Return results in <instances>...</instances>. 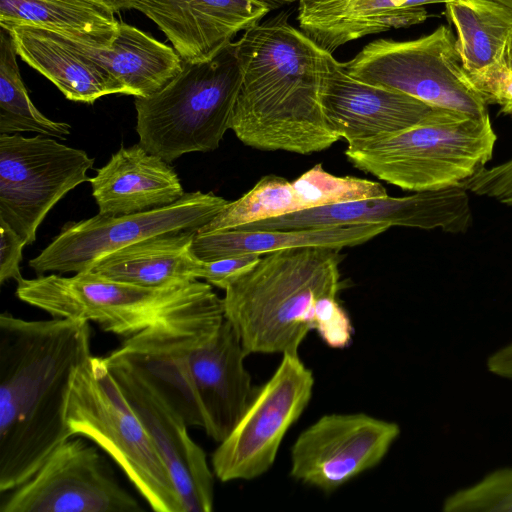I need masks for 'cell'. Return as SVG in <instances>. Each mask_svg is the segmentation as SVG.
I'll use <instances>...</instances> for the list:
<instances>
[{
	"instance_id": "1",
	"label": "cell",
	"mask_w": 512,
	"mask_h": 512,
	"mask_svg": "<svg viewBox=\"0 0 512 512\" xmlns=\"http://www.w3.org/2000/svg\"><path fill=\"white\" fill-rule=\"evenodd\" d=\"M89 322L0 315V492L28 480L73 436L66 409L78 366L91 355Z\"/></svg>"
},
{
	"instance_id": "2",
	"label": "cell",
	"mask_w": 512,
	"mask_h": 512,
	"mask_svg": "<svg viewBox=\"0 0 512 512\" xmlns=\"http://www.w3.org/2000/svg\"><path fill=\"white\" fill-rule=\"evenodd\" d=\"M282 11L244 31L235 42L241 71L231 129L245 145L308 155L340 137L319 99L325 51Z\"/></svg>"
},
{
	"instance_id": "3",
	"label": "cell",
	"mask_w": 512,
	"mask_h": 512,
	"mask_svg": "<svg viewBox=\"0 0 512 512\" xmlns=\"http://www.w3.org/2000/svg\"><path fill=\"white\" fill-rule=\"evenodd\" d=\"M340 250L301 247L266 253L224 289L225 318L250 353H298L321 303L337 297Z\"/></svg>"
},
{
	"instance_id": "4",
	"label": "cell",
	"mask_w": 512,
	"mask_h": 512,
	"mask_svg": "<svg viewBox=\"0 0 512 512\" xmlns=\"http://www.w3.org/2000/svg\"><path fill=\"white\" fill-rule=\"evenodd\" d=\"M497 135L489 114L439 109L406 129L348 144L357 169L407 191L464 184L492 158Z\"/></svg>"
},
{
	"instance_id": "5",
	"label": "cell",
	"mask_w": 512,
	"mask_h": 512,
	"mask_svg": "<svg viewBox=\"0 0 512 512\" xmlns=\"http://www.w3.org/2000/svg\"><path fill=\"white\" fill-rule=\"evenodd\" d=\"M240 85L233 41L209 60L183 62L159 91L135 97L139 144L168 163L187 153L217 149L231 129Z\"/></svg>"
},
{
	"instance_id": "6",
	"label": "cell",
	"mask_w": 512,
	"mask_h": 512,
	"mask_svg": "<svg viewBox=\"0 0 512 512\" xmlns=\"http://www.w3.org/2000/svg\"><path fill=\"white\" fill-rule=\"evenodd\" d=\"M66 421L72 435L91 440L114 460L152 510L184 512L160 454L104 357L90 355L76 369Z\"/></svg>"
},
{
	"instance_id": "7",
	"label": "cell",
	"mask_w": 512,
	"mask_h": 512,
	"mask_svg": "<svg viewBox=\"0 0 512 512\" xmlns=\"http://www.w3.org/2000/svg\"><path fill=\"white\" fill-rule=\"evenodd\" d=\"M214 293L198 279L165 286L142 287L105 278L91 270L65 277H24L16 296L53 317L97 323L104 331L130 337L165 317Z\"/></svg>"
},
{
	"instance_id": "8",
	"label": "cell",
	"mask_w": 512,
	"mask_h": 512,
	"mask_svg": "<svg viewBox=\"0 0 512 512\" xmlns=\"http://www.w3.org/2000/svg\"><path fill=\"white\" fill-rule=\"evenodd\" d=\"M342 64L358 80L403 92L430 106L471 117L489 114L448 26L414 40H375Z\"/></svg>"
},
{
	"instance_id": "9",
	"label": "cell",
	"mask_w": 512,
	"mask_h": 512,
	"mask_svg": "<svg viewBox=\"0 0 512 512\" xmlns=\"http://www.w3.org/2000/svg\"><path fill=\"white\" fill-rule=\"evenodd\" d=\"M225 319L223 298L215 292L142 331L127 337L104 360L145 379L185 421L205 428L189 356L193 347L216 331Z\"/></svg>"
},
{
	"instance_id": "10",
	"label": "cell",
	"mask_w": 512,
	"mask_h": 512,
	"mask_svg": "<svg viewBox=\"0 0 512 512\" xmlns=\"http://www.w3.org/2000/svg\"><path fill=\"white\" fill-rule=\"evenodd\" d=\"M212 192L185 193L178 201L148 211L125 215L97 214L70 223L29 266L38 274L91 270L103 257L129 245L162 234L198 231L229 203Z\"/></svg>"
},
{
	"instance_id": "11",
	"label": "cell",
	"mask_w": 512,
	"mask_h": 512,
	"mask_svg": "<svg viewBox=\"0 0 512 512\" xmlns=\"http://www.w3.org/2000/svg\"><path fill=\"white\" fill-rule=\"evenodd\" d=\"M94 158L49 136L0 134V219L27 243L52 207L89 181Z\"/></svg>"
},
{
	"instance_id": "12",
	"label": "cell",
	"mask_w": 512,
	"mask_h": 512,
	"mask_svg": "<svg viewBox=\"0 0 512 512\" xmlns=\"http://www.w3.org/2000/svg\"><path fill=\"white\" fill-rule=\"evenodd\" d=\"M314 377L298 353H285L270 379L255 391L244 414L213 452L222 482L252 480L274 464L281 442L312 397Z\"/></svg>"
},
{
	"instance_id": "13",
	"label": "cell",
	"mask_w": 512,
	"mask_h": 512,
	"mask_svg": "<svg viewBox=\"0 0 512 512\" xmlns=\"http://www.w3.org/2000/svg\"><path fill=\"white\" fill-rule=\"evenodd\" d=\"M83 438L73 435L56 447L28 480L9 491L0 511H141L98 448Z\"/></svg>"
},
{
	"instance_id": "14",
	"label": "cell",
	"mask_w": 512,
	"mask_h": 512,
	"mask_svg": "<svg viewBox=\"0 0 512 512\" xmlns=\"http://www.w3.org/2000/svg\"><path fill=\"white\" fill-rule=\"evenodd\" d=\"M400 433L397 423L365 413L323 415L293 443L290 475L331 492L377 466Z\"/></svg>"
},
{
	"instance_id": "15",
	"label": "cell",
	"mask_w": 512,
	"mask_h": 512,
	"mask_svg": "<svg viewBox=\"0 0 512 512\" xmlns=\"http://www.w3.org/2000/svg\"><path fill=\"white\" fill-rule=\"evenodd\" d=\"M464 184L415 192L404 197H381L306 209L238 227L239 230H290L366 223H385L424 230L464 233L472 210Z\"/></svg>"
},
{
	"instance_id": "16",
	"label": "cell",
	"mask_w": 512,
	"mask_h": 512,
	"mask_svg": "<svg viewBox=\"0 0 512 512\" xmlns=\"http://www.w3.org/2000/svg\"><path fill=\"white\" fill-rule=\"evenodd\" d=\"M160 454L184 512H211L214 477L204 450L190 437L182 417L141 376L107 365Z\"/></svg>"
},
{
	"instance_id": "17",
	"label": "cell",
	"mask_w": 512,
	"mask_h": 512,
	"mask_svg": "<svg viewBox=\"0 0 512 512\" xmlns=\"http://www.w3.org/2000/svg\"><path fill=\"white\" fill-rule=\"evenodd\" d=\"M319 99L328 125L348 144L406 129L440 109L403 92L352 77L326 51Z\"/></svg>"
},
{
	"instance_id": "18",
	"label": "cell",
	"mask_w": 512,
	"mask_h": 512,
	"mask_svg": "<svg viewBox=\"0 0 512 512\" xmlns=\"http://www.w3.org/2000/svg\"><path fill=\"white\" fill-rule=\"evenodd\" d=\"M119 9L146 15L188 63L213 58L270 12L256 0H119Z\"/></svg>"
},
{
	"instance_id": "19",
	"label": "cell",
	"mask_w": 512,
	"mask_h": 512,
	"mask_svg": "<svg viewBox=\"0 0 512 512\" xmlns=\"http://www.w3.org/2000/svg\"><path fill=\"white\" fill-rule=\"evenodd\" d=\"M248 354L226 318L190 352L191 374L205 418L204 430L216 442L230 434L255 393L244 365Z\"/></svg>"
},
{
	"instance_id": "20",
	"label": "cell",
	"mask_w": 512,
	"mask_h": 512,
	"mask_svg": "<svg viewBox=\"0 0 512 512\" xmlns=\"http://www.w3.org/2000/svg\"><path fill=\"white\" fill-rule=\"evenodd\" d=\"M452 0H298L303 33L328 53L362 37L407 28L428 18V4Z\"/></svg>"
},
{
	"instance_id": "21",
	"label": "cell",
	"mask_w": 512,
	"mask_h": 512,
	"mask_svg": "<svg viewBox=\"0 0 512 512\" xmlns=\"http://www.w3.org/2000/svg\"><path fill=\"white\" fill-rule=\"evenodd\" d=\"M89 182L99 213L112 216L164 207L185 194L170 163L140 144L121 147Z\"/></svg>"
},
{
	"instance_id": "22",
	"label": "cell",
	"mask_w": 512,
	"mask_h": 512,
	"mask_svg": "<svg viewBox=\"0 0 512 512\" xmlns=\"http://www.w3.org/2000/svg\"><path fill=\"white\" fill-rule=\"evenodd\" d=\"M3 29L11 36L18 56L68 100L92 104L110 94L130 95L121 82L79 51L66 36L28 24Z\"/></svg>"
},
{
	"instance_id": "23",
	"label": "cell",
	"mask_w": 512,
	"mask_h": 512,
	"mask_svg": "<svg viewBox=\"0 0 512 512\" xmlns=\"http://www.w3.org/2000/svg\"><path fill=\"white\" fill-rule=\"evenodd\" d=\"M197 232L185 230L145 239L108 254L91 271L142 287H165L200 279L203 261L191 249Z\"/></svg>"
},
{
	"instance_id": "24",
	"label": "cell",
	"mask_w": 512,
	"mask_h": 512,
	"mask_svg": "<svg viewBox=\"0 0 512 512\" xmlns=\"http://www.w3.org/2000/svg\"><path fill=\"white\" fill-rule=\"evenodd\" d=\"M391 226L366 223L290 230H239L196 233L191 249L197 258L211 261L245 253L264 255L282 249L326 247L341 250L363 244Z\"/></svg>"
},
{
	"instance_id": "25",
	"label": "cell",
	"mask_w": 512,
	"mask_h": 512,
	"mask_svg": "<svg viewBox=\"0 0 512 512\" xmlns=\"http://www.w3.org/2000/svg\"><path fill=\"white\" fill-rule=\"evenodd\" d=\"M67 38L135 97L159 91L182 69L183 60L174 48L126 23L119 24L117 36L109 47H97Z\"/></svg>"
},
{
	"instance_id": "26",
	"label": "cell",
	"mask_w": 512,
	"mask_h": 512,
	"mask_svg": "<svg viewBox=\"0 0 512 512\" xmlns=\"http://www.w3.org/2000/svg\"><path fill=\"white\" fill-rule=\"evenodd\" d=\"M117 11L114 0H0V26L35 25L109 47L119 29Z\"/></svg>"
},
{
	"instance_id": "27",
	"label": "cell",
	"mask_w": 512,
	"mask_h": 512,
	"mask_svg": "<svg viewBox=\"0 0 512 512\" xmlns=\"http://www.w3.org/2000/svg\"><path fill=\"white\" fill-rule=\"evenodd\" d=\"M445 15L457 33L456 45L468 75L507 62L512 13L492 0H452Z\"/></svg>"
},
{
	"instance_id": "28",
	"label": "cell",
	"mask_w": 512,
	"mask_h": 512,
	"mask_svg": "<svg viewBox=\"0 0 512 512\" xmlns=\"http://www.w3.org/2000/svg\"><path fill=\"white\" fill-rule=\"evenodd\" d=\"M17 52L9 33L0 32V134L35 132L63 139L71 126L53 121L33 104L20 75Z\"/></svg>"
},
{
	"instance_id": "29",
	"label": "cell",
	"mask_w": 512,
	"mask_h": 512,
	"mask_svg": "<svg viewBox=\"0 0 512 512\" xmlns=\"http://www.w3.org/2000/svg\"><path fill=\"white\" fill-rule=\"evenodd\" d=\"M298 211L301 208L292 182L276 175H267L239 199L229 202L198 233L236 229Z\"/></svg>"
},
{
	"instance_id": "30",
	"label": "cell",
	"mask_w": 512,
	"mask_h": 512,
	"mask_svg": "<svg viewBox=\"0 0 512 512\" xmlns=\"http://www.w3.org/2000/svg\"><path fill=\"white\" fill-rule=\"evenodd\" d=\"M297 199L302 210L337 203L388 196L382 184L352 176H335L321 164L313 166L294 181Z\"/></svg>"
},
{
	"instance_id": "31",
	"label": "cell",
	"mask_w": 512,
	"mask_h": 512,
	"mask_svg": "<svg viewBox=\"0 0 512 512\" xmlns=\"http://www.w3.org/2000/svg\"><path fill=\"white\" fill-rule=\"evenodd\" d=\"M444 512H512V466L487 473L479 481L448 495Z\"/></svg>"
},
{
	"instance_id": "32",
	"label": "cell",
	"mask_w": 512,
	"mask_h": 512,
	"mask_svg": "<svg viewBox=\"0 0 512 512\" xmlns=\"http://www.w3.org/2000/svg\"><path fill=\"white\" fill-rule=\"evenodd\" d=\"M469 77L487 104H497L501 113L512 116V69L508 62Z\"/></svg>"
},
{
	"instance_id": "33",
	"label": "cell",
	"mask_w": 512,
	"mask_h": 512,
	"mask_svg": "<svg viewBox=\"0 0 512 512\" xmlns=\"http://www.w3.org/2000/svg\"><path fill=\"white\" fill-rule=\"evenodd\" d=\"M464 186L478 196L512 206V157L496 166L483 167Z\"/></svg>"
},
{
	"instance_id": "34",
	"label": "cell",
	"mask_w": 512,
	"mask_h": 512,
	"mask_svg": "<svg viewBox=\"0 0 512 512\" xmlns=\"http://www.w3.org/2000/svg\"><path fill=\"white\" fill-rule=\"evenodd\" d=\"M260 257V254L245 253L211 261L202 260L200 279L224 290L229 283L249 271Z\"/></svg>"
},
{
	"instance_id": "35",
	"label": "cell",
	"mask_w": 512,
	"mask_h": 512,
	"mask_svg": "<svg viewBox=\"0 0 512 512\" xmlns=\"http://www.w3.org/2000/svg\"><path fill=\"white\" fill-rule=\"evenodd\" d=\"M26 241L6 222L0 219V284L23 278L20 272L22 250Z\"/></svg>"
},
{
	"instance_id": "36",
	"label": "cell",
	"mask_w": 512,
	"mask_h": 512,
	"mask_svg": "<svg viewBox=\"0 0 512 512\" xmlns=\"http://www.w3.org/2000/svg\"><path fill=\"white\" fill-rule=\"evenodd\" d=\"M486 367L490 373L512 381V342L490 354Z\"/></svg>"
},
{
	"instance_id": "37",
	"label": "cell",
	"mask_w": 512,
	"mask_h": 512,
	"mask_svg": "<svg viewBox=\"0 0 512 512\" xmlns=\"http://www.w3.org/2000/svg\"><path fill=\"white\" fill-rule=\"evenodd\" d=\"M256 1L266 5L270 9V11H272V10H275L282 6L291 4L296 0H256Z\"/></svg>"
},
{
	"instance_id": "38",
	"label": "cell",
	"mask_w": 512,
	"mask_h": 512,
	"mask_svg": "<svg viewBox=\"0 0 512 512\" xmlns=\"http://www.w3.org/2000/svg\"><path fill=\"white\" fill-rule=\"evenodd\" d=\"M492 1L502 5L503 7H505L512 13V0H492Z\"/></svg>"
},
{
	"instance_id": "39",
	"label": "cell",
	"mask_w": 512,
	"mask_h": 512,
	"mask_svg": "<svg viewBox=\"0 0 512 512\" xmlns=\"http://www.w3.org/2000/svg\"><path fill=\"white\" fill-rule=\"evenodd\" d=\"M507 62H508V64H512V44H511V46L509 48V51H508Z\"/></svg>"
},
{
	"instance_id": "40",
	"label": "cell",
	"mask_w": 512,
	"mask_h": 512,
	"mask_svg": "<svg viewBox=\"0 0 512 512\" xmlns=\"http://www.w3.org/2000/svg\"><path fill=\"white\" fill-rule=\"evenodd\" d=\"M117 10L119 11V0H114Z\"/></svg>"
},
{
	"instance_id": "41",
	"label": "cell",
	"mask_w": 512,
	"mask_h": 512,
	"mask_svg": "<svg viewBox=\"0 0 512 512\" xmlns=\"http://www.w3.org/2000/svg\"><path fill=\"white\" fill-rule=\"evenodd\" d=\"M510 66V68L512 69V64H508Z\"/></svg>"
}]
</instances>
